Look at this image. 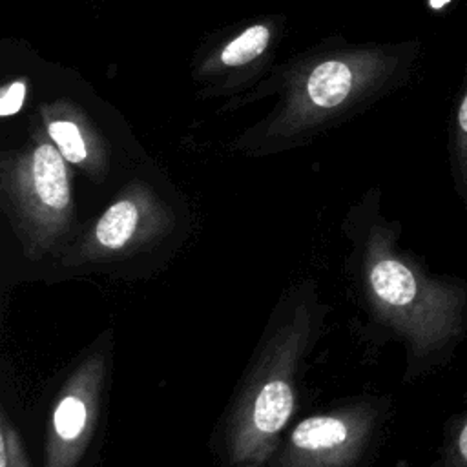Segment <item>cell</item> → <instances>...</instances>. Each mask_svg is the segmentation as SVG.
I'll return each instance as SVG.
<instances>
[{"instance_id":"52a82bcc","label":"cell","mask_w":467,"mask_h":467,"mask_svg":"<svg viewBox=\"0 0 467 467\" xmlns=\"http://www.w3.org/2000/svg\"><path fill=\"white\" fill-rule=\"evenodd\" d=\"M352 88V71L345 62H321L306 82L310 100L319 108H336L341 104Z\"/></svg>"},{"instance_id":"7c38bea8","label":"cell","mask_w":467,"mask_h":467,"mask_svg":"<svg viewBox=\"0 0 467 467\" xmlns=\"http://www.w3.org/2000/svg\"><path fill=\"white\" fill-rule=\"evenodd\" d=\"M24 95H26V86L22 82H15L9 88H5V91L0 97L2 117H9L16 113L24 102Z\"/></svg>"},{"instance_id":"3957f363","label":"cell","mask_w":467,"mask_h":467,"mask_svg":"<svg viewBox=\"0 0 467 467\" xmlns=\"http://www.w3.org/2000/svg\"><path fill=\"white\" fill-rule=\"evenodd\" d=\"M13 230L29 259L49 254L69 230L73 197L66 159L53 144H38L5 184Z\"/></svg>"},{"instance_id":"30bf717a","label":"cell","mask_w":467,"mask_h":467,"mask_svg":"<svg viewBox=\"0 0 467 467\" xmlns=\"http://www.w3.org/2000/svg\"><path fill=\"white\" fill-rule=\"evenodd\" d=\"M270 31L265 26H252L234 38L221 53V60L226 66H241L261 55L268 44Z\"/></svg>"},{"instance_id":"4fadbf2b","label":"cell","mask_w":467,"mask_h":467,"mask_svg":"<svg viewBox=\"0 0 467 467\" xmlns=\"http://www.w3.org/2000/svg\"><path fill=\"white\" fill-rule=\"evenodd\" d=\"M11 467H29L26 452L22 449V441H20L18 432L15 434V447H13V463H11Z\"/></svg>"},{"instance_id":"7a4b0ae2","label":"cell","mask_w":467,"mask_h":467,"mask_svg":"<svg viewBox=\"0 0 467 467\" xmlns=\"http://www.w3.org/2000/svg\"><path fill=\"white\" fill-rule=\"evenodd\" d=\"M308 334L310 316L301 310L265 348L228 425L226 441L234 465L259 467L275 449L277 436L294 414V378Z\"/></svg>"},{"instance_id":"ba28073f","label":"cell","mask_w":467,"mask_h":467,"mask_svg":"<svg viewBox=\"0 0 467 467\" xmlns=\"http://www.w3.org/2000/svg\"><path fill=\"white\" fill-rule=\"evenodd\" d=\"M451 171L454 192L467 212V69L452 113L451 130Z\"/></svg>"},{"instance_id":"5b68a950","label":"cell","mask_w":467,"mask_h":467,"mask_svg":"<svg viewBox=\"0 0 467 467\" xmlns=\"http://www.w3.org/2000/svg\"><path fill=\"white\" fill-rule=\"evenodd\" d=\"M378 418L372 403L305 418L290 432L279 467H350L367 449Z\"/></svg>"},{"instance_id":"9c48e42d","label":"cell","mask_w":467,"mask_h":467,"mask_svg":"<svg viewBox=\"0 0 467 467\" xmlns=\"http://www.w3.org/2000/svg\"><path fill=\"white\" fill-rule=\"evenodd\" d=\"M431 467H467V396L462 409L443 427V438Z\"/></svg>"},{"instance_id":"8fae6325","label":"cell","mask_w":467,"mask_h":467,"mask_svg":"<svg viewBox=\"0 0 467 467\" xmlns=\"http://www.w3.org/2000/svg\"><path fill=\"white\" fill-rule=\"evenodd\" d=\"M47 133L62 157L71 164H84L89 159L88 144L77 124L71 120H53L47 126Z\"/></svg>"},{"instance_id":"8992f818","label":"cell","mask_w":467,"mask_h":467,"mask_svg":"<svg viewBox=\"0 0 467 467\" xmlns=\"http://www.w3.org/2000/svg\"><path fill=\"white\" fill-rule=\"evenodd\" d=\"M106 376L104 356L86 358L57 396L46 440V467H77L84 456L100 410Z\"/></svg>"},{"instance_id":"6da1fadb","label":"cell","mask_w":467,"mask_h":467,"mask_svg":"<svg viewBox=\"0 0 467 467\" xmlns=\"http://www.w3.org/2000/svg\"><path fill=\"white\" fill-rule=\"evenodd\" d=\"M398 232L374 224L363 244L365 292L376 317L407 350V376L445 367L467 337V281L434 274L396 246Z\"/></svg>"},{"instance_id":"277c9868","label":"cell","mask_w":467,"mask_h":467,"mask_svg":"<svg viewBox=\"0 0 467 467\" xmlns=\"http://www.w3.org/2000/svg\"><path fill=\"white\" fill-rule=\"evenodd\" d=\"M171 230V215L148 192L133 190L111 202L99 219L62 254V263L78 266L140 252Z\"/></svg>"}]
</instances>
